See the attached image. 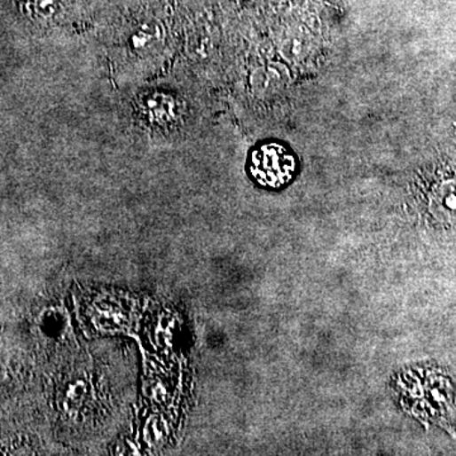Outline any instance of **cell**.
<instances>
[{"instance_id":"obj_1","label":"cell","mask_w":456,"mask_h":456,"mask_svg":"<svg viewBox=\"0 0 456 456\" xmlns=\"http://www.w3.org/2000/svg\"><path fill=\"white\" fill-rule=\"evenodd\" d=\"M295 156L286 147L269 144L260 147L253 156V174L257 182L271 188H280L295 176Z\"/></svg>"},{"instance_id":"obj_2","label":"cell","mask_w":456,"mask_h":456,"mask_svg":"<svg viewBox=\"0 0 456 456\" xmlns=\"http://www.w3.org/2000/svg\"><path fill=\"white\" fill-rule=\"evenodd\" d=\"M287 78V71L278 69L277 67H265V69H262L257 71L255 74L254 79V88L256 89L257 91H271L277 90L283 87L284 83H286Z\"/></svg>"},{"instance_id":"obj_3","label":"cell","mask_w":456,"mask_h":456,"mask_svg":"<svg viewBox=\"0 0 456 456\" xmlns=\"http://www.w3.org/2000/svg\"><path fill=\"white\" fill-rule=\"evenodd\" d=\"M150 421L146 432H145V436L149 440L147 443L150 445H155V444L161 443V440L164 439L165 435H167V428H165V423L162 422V420H150Z\"/></svg>"},{"instance_id":"obj_4","label":"cell","mask_w":456,"mask_h":456,"mask_svg":"<svg viewBox=\"0 0 456 456\" xmlns=\"http://www.w3.org/2000/svg\"><path fill=\"white\" fill-rule=\"evenodd\" d=\"M153 43H155V35H153V32L150 35V27L141 28L140 31L133 35L132 47L138 51H144Z\"/></svg>"}]
</instances>
